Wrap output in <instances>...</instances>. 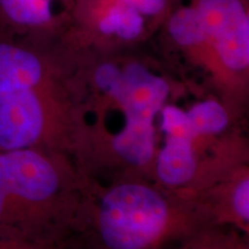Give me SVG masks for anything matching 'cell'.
I'll return each mask as SVG.
<instances>
[{
    "instance_id": "11",
    "label": "cell",
    "mask_w": 249,
    "mask_h": 249,
    "mask_svg": "<svg viewBox=\"0 0 249 249\" xmlns=\"http://www.w3.org/2000/svg\"><path fill=\"white\" fill-rule=\"evenodd\" d=\"M135 9L148 21L160 18L169 9L170 0H118Z\"/></svg>"
},
{
    "instance_id": "9",
    "label": "cell",
    "mask_w": 249,
    "mask_h": 249,
    "mask_svg": "<svg viewBox=\"0 0 249 249\" xmlns=\"http://www.w3.org/2000/svg\"><path fill=\"white\" fill-rule=\"evenodd\" d=\"M0 18L18 31H45L57 21L55 0H0Z\"/></svg>"
},
{
    "instance_id": "12",
    "label": "cell",
    "mask_w": 249,
    "mask_h": 249,
    "mask_svg": "<svg viewBox=\"0 0 249 249\" xmlns=\"http://www.w3.org/2000/svg\"><path fill=\"white\" fill-rule=\"evenodd\" d=\"M232 205L236 216L247 225L249 222V179H242L235 186L232 196Z\"/></svg>"
},
{
    "instance_id": "14",
    "label": "cell",
    "mask_w": 249,
    "mask_h": 249,
    "mask_svg": "<svg viewBox=\"0 0 249 249\" xmlns=\"http://www.w3.org/2000/svg\"><path fill=\"white\" fill-rule=\"evenodd\" d=\"M182 249H245L242 246L225 244V242H207V241H198L188 244Z\"/></svg>"
},
{
    "instance_id": "4",
    "label": "cell",
    "mask_w": 249,
    "mask_h": 249,
    "mask_svg": "<svg viewBox=\"0 0 249 249\" xmlns=\"http://www.w3.org/2000/svg\"><path fill=\"white\" fill-rule=\"evenodd\" d=\"M209 49L222 67L241 74L249 67V13L245 0H191Z\"/></svg>"
},
{
    "instance_id": "6",
    "label": "cell",
    "mask_w": 249,
    "mask_h": 249,
    "mask_svg": "<svg viewBox=\"0 0 249 249\" xmlns=\"http://www.w3.org/2000/svg\"><path fill=\"white\" fill-rule=\"evenodd\" d=\"M160 114L165 143L156 160L158 178L167 186H182L192 180L196 172L193 149L195 136L185 110L176 105H164Z\"/></svg>"
},
{
    "instance_id": "8",
    "label": "cell",
    "mask_w": 249,
    "mask_h": 249,
    "mask_svg": "<svg viewBox=\"0 0 249 249\" xmlns=\"http://www.w3.org/2000/svg\"><path fill=\"white\" fill-rule=\"evenodd\" d=\"M88 21L98 35L121 42H134L145 33L149 21L118 0H95L88 9Z\"/></svg>"
},
{
    "instance_id": "13",
    "label": "cell",
    "mask_w": 249,
    "mask_h": 249,
    "mask_svg": "<svg viewBox=\"0 0 249 249\" xmlns=\"http://www.w3.org/2000/svg\"><path fill=\"white\" fill-rule=\"evenodd\" d=\"M0 249H58L55 246L37 244V242L0 239Z\"/></svg>"
},
{
    "instance_id": "1",
    "label": "cell",
    "mask_w": 249,
    "mask_h": 249,
    "mask_svg": "<svg viewBox=\"0 0 249 249\" xmlns=\"http://www.w3.org/2000/svg\"><path fill=\"white\" fill-rule=\"evenodd\" d=\"M60 187V172L44 150L0 151V239L54 246L46 213Z\"/></svg>"
},
{
    "instance_id": "2",
    "label": "cell",
    "mask_w": 249,
    "mask_h": 249,
    "mask_svg": "<svg viewBox=\"0 0 249 249\" xmlns=\"http://www.w3.org/2000/svg\"><path fill=\"white\" fill-rule=\"evenodd\" d=\"M93 81L124 110V124L112 140L113 150L133 166L147 165L155 155L154 123L169 98V82L139 62L103 64Z\"/></svg>"
},
{
    "instance_id": "5",
    "label": "cell",
    "mask_w": 249,
    "mask_h": 249,
    "mask_svg": "<svg viewBox=\"0 0 249 249\" xmlns=\"http://www.w3.org/2000/svg\"><path fill=\"white\" fill-rule=\"evenodd\" d=\"M52 112V88L0 93V151L43 150Z\"/></svg>"
},
{
    "instance_id": "3",
    "label": "cell",
    "mask_w": 249,
    "mask_h": 249,
    "mask_svg": "<svg viewBox=\"0 0 249 249\" xmlns=\"http://www.w3.org/2000/svg\"><path fill=\"white\" fill-rule=\"evenodd\" d=\"M170 211L150 187L123 183L103 196L96 249H160L169 235Z\"/></svg>"
},
{
    "instance_id": "7",
    "label": "cell",
    "mask_w": 249,
    "mask_h": 249,
    "mask_svg": "<svg viewBox=\"0 0 249 249\" xmlns=\"http://www.w3.org/2000/svg\"><path fill=\"white\" fill-rule=\"evenodd\" d=\"M45 58L29 46L0 40V93L52 88Z\"/></svg>"
},
{
    "instance_id": "10",
    "label": "cell",
    "mask_w": 249,
    "mask_h": 249,
    "mask_svg": "<svg viewBox=\"0 0 249 249\" xmlns=\"http://www.w3.org/2000/svg\"><path fill=\"white\" fill-rule=\"evenodd\" d=\"M194 136L214 135L223 132L229 124V113L220 103L207 99L196 103L186 111Z\"/></svg>"
}]
</instances>
